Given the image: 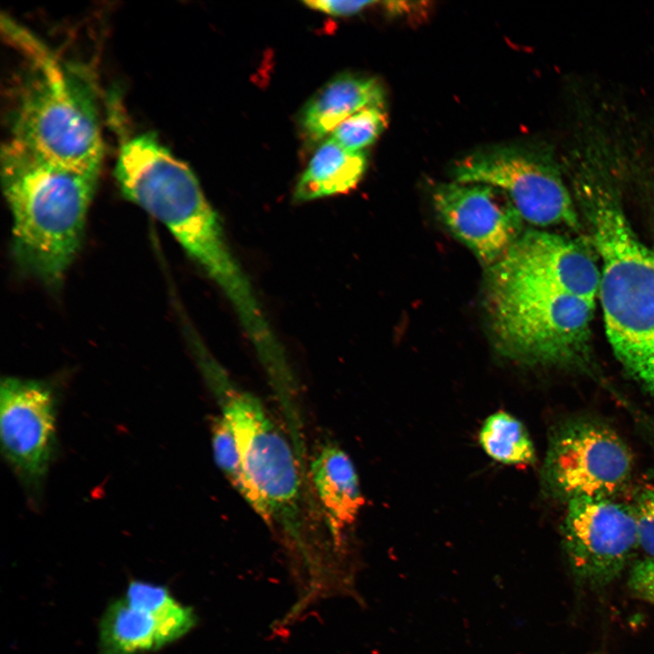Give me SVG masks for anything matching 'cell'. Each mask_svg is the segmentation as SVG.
<instances>
[{
  "mask_svg": "<svg viewBox=\"0 0 654 654\" xmlns=\"http://www.w3.org/2000/svg\"><path fill=\"white\" fill-rule=\"evenodd\" d=\"M56 411V394L50 383L18 377L2 379V452L33 495L42 489L55 451Z\"/></svg>",
  "mask_w": 654,
  "mask_h": 654,
  "instance_id": "obj_10",
  "label": "cell"
},
{
  "mask_svg": "<svg viewBox=\"0 0 654 654\" xmlns=\"http://www.w3.org/2000/svg\"><path fill=\"white\" fill-rule=\"evenodd\" d=\"M383 103L384 91L376 79L341 74L308 101L301 114V127L309 141L316 142L354 113L383 106Z\"/></svg>",
  "mask_w": 654,
  "mask_h": 654,
  "instance_id": "obj_13",
  "label": "cell"
},
{
  "mask_svg": "<svg viewBox=\"0 0 654 654\" xmlns=\"http://www.w3.org/2000/svg\"><path fill=\"white\" fill-rule=\"evenodd\" d=\"M581 182L602 262L599 297L606 335L624 370L654 401V251L594 173Z\"/></svg>",
  "mask_w": 654,
  "mask_h": 654,
  "instance_id": "obj_3",
  "label": "cell"
},
{
  "mask_svg": "<svg viewBox=\"0 0 654 654\" xmlns=\"http://www.w3.org/2000/svg\"><path fill=\"white\" fill-rule=\"evenodd\" d=\"M193 355L233 432L246 476L265 502L271 524L302 542L303 470L292 442L260 399L235 383L205 345L197 346Z\"/></svg>",
  "mask_w": 654,
  "mask_h": 654,
  "instance_id": "obj_5",
  "label": "cell"
},
{
  "mask_svg": "<svg viewBox=\"0 0 654 654\" xmlns=\"http://www.w3.org/2000/svg\"><path fill=\"white\" fill-rule=\"evenodd\" d=\"M2 24L29 65L11 140L54 164L99 173L104 145L88 90L25 28L8 17Z\"/></svg>",
  "mask_w": 654,
  "mask_h": 654,
  "instance_id": "obj_4",
  "label": "cell"
},
{
  "mask_svg": "<svg viewBox=\"0 0 654 654\" xmlns=\"http://www.w3.org/2000/svg\"><path fill=\"white\" fill-rule=\"evenodd\" d=\"M212 446L215 462L231 485L263 520L271 524L265 502L246 476L233 432L221 415L212 423Z\"/></svg>",
  "mask_w": 654,
  "mask_h": 654,
  "instance_id": "obj_17",
  "label": "cell"
},
{
  "mask_svg": "<svg viewBox=\"0 0 654 654\" xmlns=\"http://www.w3.org/2000/svg\"><path fill=\"white\" fill-rule=\"evenodd\" d=\"M628 586L635 597L654 605V559L647 558L634 564Z\"/></svg>",
  "mask_w": 654,
  "mask_h": 654,
  "instance_id": "obj_20",
  "label": "cell"
},
{
  "mask_svg": "<svg viewBox=\"0 0 654 654\" xmlns=\"http://www.w3.org/2000/svg\"><path fill=\"white\" fill-rule=\"evenodd\" d=\"M459 183H486L504 191L520 215L539 226L574 225L570 195L545 153L521 145H500L471 153L453 166Z\"/></svg>",
  "mask_w": 654,
  "mask_h": 654,
  "instance_id": "obj_8",
  "label": "cell"
},
{
  "mask_svg": "<svg viewBox=\"0 0 654 654\" xmlns=\"http://www.w3.org/2000/svg\"><path fill=\"white\" fill-rule=\"evenodd\" d=\"M633 456L609 424L575 417L551 431L540 482L550 499L569 503L579 499H613L629 482Z\"/></svg>",
  "mask_w": 654,
  "mask_h": 654,
  "instance_id": "obj_7",
  "label": "cell"
},
{
  "mask_svg": "<svg viewBox=\"0 0 654 654\" xmlns=\"http://www.w3.org/2000/svg\"><path fill=\"white\" fill-rule=\"evenodd\" d=\"M484 452L506 465H529L536 460L533 442L520 421L505 411L490 415L479 433Z\"/></svg>",
  "mask_w": 654,
  "mask_h": 654,
  "instance_id": "obj_16",
  "label": "cell"
},
{
  "mask_svg": "<svg viewBox=\"0 0 654 654\" xmlns=\"http://www.w3.org/2000/svg\"><path fill=\"white\" fill-rule=\"evenodd\" d=\"M567 505L562 542L576 583L591 590L609 586L639 548L631 506L613 499H579Z\"/></svg>",
  "mask_w": 654,
  "mask_h": 654,
  "instance_id": "obj_9",
  "label": "cell"
},
{
  "mask_svg": "<svg viewBox=\"0 0 654 654\" xmlns=\"http://www.w3.org/2000/svg\"><path fill=\"white\" fill-rule=\"evenodd\" d=\"M387 123L383 106H368L342 121L331 138L349 151L360 152L377 140Z\"/></svg>",
  "mask_w": 654,
  "mask_h": 654,
  "instance_id": "obj_18",
  "label": "cell"
},
{
  "mask_svg": "<svg viewBox=\"0 0 654 654\" xmlns=\"http://www.w3.org/2000/svg\"><path fill=\"white\" fill-rule=\"evenodd\" d=\"M114 175L124 196L159 221L199 266L215 260L227 237L191 168L150 133L124 141Z\"/></svg>",
  "mask_w": 654,
  "mask_h": 654,
  "instance_id": "obj_6",
  "label": "cell"
},
{
  "mask_svg": "<svg viewBox=\"0 0 654 654\" xmlns=\"http://www.w3.org/2000/svg\"><path fill=\"white\" fill-rule=\"evenodd\" d=\"M486 306L494 346L528 365L580 360L600 295V272L580 246L528 230L488 268Z\"/></svg>",
  "mask_w": 654,
  "mask_h": 654,
  "instance_id": "obj_1",
  "label": "cell"
},
{
  "mask_svg": "<svg viewBox=\"0 0 654 654\" xmlns=\"http://www.w3.org/2000/svg\"><path fill=\"white\" fill-rule=\"evenodd\" d=\"M631 509L636 521L639 547L654 559V486L637 493Z\"/></svg>",
  "mask_w": 654,
  "mask_h": 654,
  "instance_id": "obj_19",
  "label": "cell"
},
{
  "mask_svg": "<svg viewBox=\"0 0 654 654\" xmlns=\"http://www.w3.org/2000/svg\"><path fill=\"white\" fill-rule=\"evenodd\" d=\"M314 490L336 538L352 524L364 504L355 467L339 446L323 445L310 464Z\"/></svg>",
  "mask_w": 654,
  "mask_h": 654,
  "instance_id": "obj_14",
  "label": "cell"
},
{
  "mask_svg": "<svg viewBox=\"0 0 654 654\" xmlns=\"http://www.w3.org/2000/svg\"><path fill=\"white\" fill-rule=\"evenodd\" d=\"M99 173L50 163L13 140L1 151V180L15 261L51 288L64 281L82 247Z\"/></svg>",
  "mask_w": 654,
  "mask_h": 654,
  "instance_id": "obj_2",
  "label": "cell"
},
{
  "mask_svg": "<svg viewBox=\"0 0 654 654\" xmlns=\"http://www.w3.org/2000/svg\"><path fill=\"white\" fill-rule=\"evenodd\" d=\"M375 1H349V0H311L304 1L307 7L331 15H352L360 13Z\"/></svg>",
  "mask_w": 654,
  "mask_h": 654,
  "instance_id": "obj_21",
  "label": "cell"
},
{
  "mask_svg": "<svg viewBox=\"0 0 654 654\" xmlns=\"http://www.w3.org/2000/svg\"><path fill=\"white\" fill-rule=\"evenodd\" d=\"M432 203L450 232L487 268L521 234V216L501 189L486 183H443Z\"/></svg>",
  "mask_w": 654,
  "mask_h": 654,
  "instance_id": "obj_11",
  "label": "cell"
},
{
  "mask_svg": "<svg viewBox=\"0 0 654 654\" xmlns=\"http://www.w3.org/2000/svg\"><path fill=\"white\" fill-rule=\"evenodd\" d=\"M366 166L363 151H349L332 138L325 140L299 178L293 200L304 203L346 193L358 185Z\"/></svg>",
  "mask_w": 654,
  "mask_h": 654,
  "instance_id": "obj_15",
  "label": "cell"
},
{
  "mask_svg": "<svg viewBox=\"0 0 654 654\" xmlns=\"http://www.w3.org/2000/svg\"><path fill=\"white\" fill-rule=\"evenodd\" d=\"M194 623L193 611L176 600L142 608L122 598L111 603L103 615L101 654H145L181 638Z\"/></svg>",
  "mask_w": 654,
  "mask_h": 654,
  "instance_id": "obj_12",
  "label": "cell"
}]
</instances>
